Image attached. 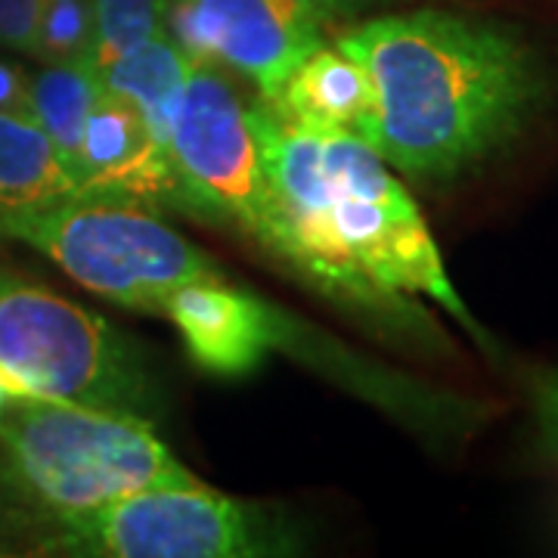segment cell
<instances>
[{"label": "cell", "instance_id": "7c38bea8", "mask_svg": "<svg viewBox=\"0 0 558 558\" xmlns=\"http://www.w3.org/2000/svg\"><path fill=\"white\" fill-rule=\"evenodd\" d=\"M75 193L78 183L38 121L28 112H0V240H20Z\"/></svg>", "mask_w": 558, "mask_h": 558}, {"label": "cell", "instance_id": "2e32d148", "mask_svg": "<svg viewBox=\"0 0 558 558\" xmlns=\"http://www.w3.org/2000/svg\"><path fill=\"white\" fill-rule=\"evenodd\" d=\"M97 65L165 32V0H94Z\"/></svg>", "mask_w": 558, "mask_h": 558}, {"label": "cell", "instance_id": "3957f363", "mask_svg": "<svg viewBox=\"0 0 558 558\" xmlns=\"http://www.w3.org/2000/svg\"><path fill=\"white\" fill-rule=\"evenodd\" d=\"M0 481L50 524L146 487L199 478L149 418L22 391L0 416Z\"/></svg>", "mask_w": 558, "mask_h": 558}, {"label": "cell", "instance_id": "ffe728a7", "mask_svg": "<svg viewBox=\"0 0 558 558\" xmlns=\"http://www.w3.org/2000/svg\"><path fill=\"white\" fill-rule=\"evenodd\" d=\"M28 102V75L0 62V112H25Z\"/></svg>", "mask_w": 558, "mask_h": 558}, {"label": "cell", "instance_id": "52a82bcc", "mask_svg": "<svg viewBox=\"0 0 558 558\" xmlns=\"http://www.w3.org/2000/svg\"><path fill=\"white\" fill-rule=\"evenodd\" d=\"M165 156L178 208L264 240L267 183L252 102L242 100L223 69L193 62Z\"/></svg>", "mask_w": 558, "mask_h": 558}, {"label": "cell", "instance_id": "ac0fdd59", "mask_svg": "<svg viewBox=\"0 0 558 558\" xmlns=\"http://www.w3.org/2000/svg\"><path fill=\"white\" fill-rule=\"evenodd\" d=\"M531 403H534L539 450L558 462V369H546L534 379Z\"/></svg>", "mask_w": 558, "mask_h": 558}, {"label": "cell", "instance_id": "44dd1931", "mask_svg": "<svg viewBox=\"0 0 558 558\" xmlns=\"http://www.w3.org/2000/svg\"><path fill=\"white\" fill-rule=\"evenodd\" d=\"M20 395H22L20 385H16V381L10 379V376H7V373L0 369V416L7 413V407H10L13 400L20 398Z\"/></svg>", "mask_w": 558, "mask_h": 558}, {"label": "cell", "instance_id": "30bf717a", "mask_svg": "<svg viewBox=\"0 0 558 558\" xmlns=\"http://www.w3.org/2000/svg\"><path fill=\"white\" fill-rule=\"evenodd\" d=\"M72 178L81 190L121 193L140 202H171L168 156L134 106L102 94L84 124Z\"/></svg>", "mask_w": 558, "mask_h": 558}, {"label": "cell", "instance_id": "8fae6325", "mask_svg": "<svg viewBox=\"0 0 558 558\" xmlns=\"http://www.w3.org/2000/svg\"><path fill=\"white\" fill-rule=\"evenodd\" d=\"M264 102L301 131L366 137L373 119V84L357 60L339 47L319 44Z\"/></svg>", "mask_w": 558, "mask_h": 558}, {"label": "cell", "instance_id": "277c9868", "mask_svg": "<svg viewBox=\"0 0 558 558\" xmlns=\"http://www.w3.org/2000/svg\"><path fill=\"white\" fill-rule=\"evenodd\" d=\"M0 369L22 391L140 418L161 395L137 344L100 314L53 289L0 270Z\"/></svg>", "mask_w": 558, "mask_h": 558}, {"label": "cell", "instance_id": "7a4b0ae2", "mask_svg": "<svg viewBox=\"0 0 558 558\" xmlns=\"http://www.w3.org/2000/svg\"><path fill=\"white\" fill-rule=\"evenodd\" d=\"M373 84L366 143L418 183H450L509 149L553 97L515 28L450 10L381 13L336 40Z\"/></svg>", "mask_w": 558, "mask_h": 558}, {"label": "cell", "instance_id": "5b68a950", "mask_svg": "<svg viewBox=\"0 0 558 558\" xmlns=\"http://www.w3.org/2000/svg\"><path fill=\"white\" fill-rule=\"evenodd\" d=\"M44 546L109 558L295 556L292 521L260 502L223 497L196 484L146 487L84 512L53 519Z\"/></svg>", "mask_w": 558, "mask_h": 558}, {"label": "cell", "instance_id": "7402d4cb", "mask_svg": "<svg viewBox=\"0 0 558 558\" xmlns=\"http://www.w3.org/2000/svg\"><path fill=\"white\" fill-rule=\"evenodd\" d=\"M0 553H3V549H0Z\"/></svg>", "mask_w": 558, "mask_h": 558}, {"label": "cell", "instance_id": "9c48e42d", "mask_svg": "<svg viewBox=\"0 0 558 558\" xmlns=\"http://www.w3.org/2000/svg\"><path fill=\"white\" fill-rule=\"evenodd\" d=\"M270 301L220 277L196 279L165 301L161 314L178 326L190 360L202 373L240 379L255 373L264 351V319Z\"/></svg>", "mask_w": 558, "mask_h": 558}, {"label": "cell", "instance_id": "4fadbf2b", "mask_svg": "<svg viewBox=\"0 0 558 558\" xmlns=\"http://www.w3.org/2000/svg\"><path fill=\"white\" fill-rule=\"evenodd\" d=\"M97 69L106 94L134 106L140 119L146 121L149 134L165 149L180 94L193 69V60L183 53L178 40L161 32L156 38L143 40L119 57L100 62Z\"/></svg>", "mask_w": 558, "mask_h": 558}, {"label": "cell", "instance_id": "6da1fadb", "mask_svg": "<svg viewBox=\"0 0 558 558\" xmlns=\"http://www.w3.org/2000/svg\"><path fill=\"white\" fill-rule=\"evenodd\" d=\"M267 230L260 245L332 301L410 339H438L416 299L438 301L475 339L438 242L391 165L357 134H311L252 102Z\"/></svg>", "mask_w": 558, "mask_h": 558}, {"label": "cell", "instance_id": "8992f818", "mask_svg": "<svg viewBox=\"0 0 558 558\" xmlns=\"http://www.w3.org/2000/svg\"><path fill=\"white\" fill-rule=\"evenodd\" d=\"M28 242L84 289L131 311L161 314L165 301L196 279L220 277L199 245L180 236L146 202L81 190L38 218Z\"/></svg>", "mask_w": 558, "mask_h": 558}, {"label": "cell", "instance_id": "e0dca14e", "mask_svg": "<svg viewBox=\"0 0 558 558\" xmlns=\"http://www.w3.org/2000/svg\"><path fill=\"white\" fill-rule=\"evenodd\" d=\"M47 0H0V47L35 53Z\"/></svg>", "mask_w": 558, "mask_h": 558}, {"label": "cell", "instance_id": "9a60e30c", "mask_svg": "<svg viewBox=\"0 0 558 558\" xmlns=\"http://www.w3.org/2000/svg\"><path fill=\"white\" fill-rule=\"evenodd\" d=\"M35 57L53 62H97V20L94 0H47Z\"/></svg>", "mask_w": 558, "mask_h": 558}, {"label": "cell", "instance_id": "5bb4252c", "mask_svg": "<svg viewBox=\"0 0 558 558\" xmlns=\"http://www.w3.org/2000/svg\"><path fill=\"white\" fill-rule=\"evenodd\" d=\"M102 94H106V87H102L100 69L94 60L53 62V65H44L38 75H28L25 112L38 121L47 137L53 140L69 174L78 159L84 124L97 109V102L102 100Z\"/></svg>", "mask_w": 558, "mask_h": 558}, {"label": "cell", "instance_id": "d6986e66", "mask_svg": "<svg viewBox=\"0 0 558 558\" xmlns=\"http://www.w3.org/2000/svg\"><path fill=\"white\" fill-rule=\"evenodd\" d=\"M295 3H299L311 20L319 22L326 28V25H336V22H351L360 20V16H369L376 10L395 7L400 0H295Z\"/></svg>", "mask_w": 558, "mask_h": 558}, {"label": "cell", "instance_id": "ba28073f", "mask_svg": "<svg viewBox=\"0 0 558 558\" xmlns=\"http://www.w3.org/2000/svg\"><path fill=\"white\" fill-rule=\"evenodd\" d=\"M165 32L193 62L252 81L260 100L323 44V25L295 0H165Z\"/></svg>", "mask_w": 558, "mask_h": 558}]
</instances>
